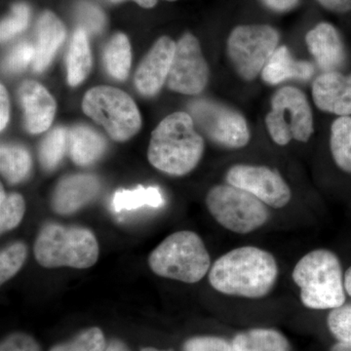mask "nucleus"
Returning a JSON list of instances; mask_svg holds the SVG:
<instances>
[{
  "mask_svg": "<svg viewBox=\"0 0 351 351\" xmlns=\"http://www.w3.org/2000/svg\"><path fill=\"white\" fill-rule=\"evenodd\" d=\"M278 274V265L271 253L244 246L228 252L214 263L209 282L221 294L257 300L271 292Z\"/></svg>",
  "mask_w": 351,
  "mask_h": 351,
  "instance_id": "nucleus-1",
  "label": "nucleus"
},
{
  "mask_svg": "<svg viewBox=\"0 0 351 351\" xmlns=\"http://www.w3.org/2000/svg\"><path fill=\"white\" fill-rule=\"evenodd\" d=\"M204 140L188 112L168 115L152 133L149 162L171 176H184L195 169L204 152Z\"/></svg>",
  "mask_w": 351,
  "mask_h": 351,
  "instance_id": "nucleus-2",
  "label": "nucleus"
},
{
  "mask_svg": "<svg viewBox=\"0 0 351 351\" xmlns=\"http://www.w3.org/2000/svg\"><path fill=\"white\" fill-rule=\"evenodd\" d=\"M292 277L307 308L322 311L345 304L343 269L334 252L328 249L309 252L295 265Z\"/></svg>",
  "mask_w": 351,
  "mask_h": 351,
  "instance_id": "nucleus-3",
  "label": "nucleus"
},
{
  "mask_svg": "<svg viewBox=\"0 0 351 351\" xmlns=\"http://www.w3.org/2000/svg\"><path fill=\"white\" fill-rule=\"evenodd\" d=\"M34 256L45 269H89L99 258L98 240L88 228L46 223L36 237Z\"/></svg>",
  "mask_w": 351,
  "mask_h": 351,
  "instance_id": "nucleus-4",
  "label": "nucleus"
},
{
  "mask_svg": "<svg viewBox=\"0 0 351 351\" xmlns=\"http://www.w3.org/2000/svg\"><path fill=\"white\" fill-rule=\"evenodd\" d=\"M149 267L156 276L188 284L199 282L211 267V258L197 233H172L152 252Z\"/></svg>",
  "mask_w": 351,
  "mask_h": 351,
  "instance_id": "nucleus-5",
  "label": "nucleus"
},
{
  "mask_svg": "<svg viewBox=\"0 0 351 351\" xmlns=\"http://www.w3.org/2000/svg\"><path fill=\"white\" fill-rule=\"evenodd\" d=\"M206 206L217 223L239 234L256 232L269 219V211L265 203L230 184H219L210 189Z\"/></svg>",
  "mask_w": 351,
  "mask_h": 351,
  "instance_id": "nucleus-6",
  "label": "nucleus"
},
{
  "mask_svg": "<svg viewBox=\"0 0 351 351\" xmlns=\"http://www.w3.org/2000/svg\"><path fill=\"white\" fill-rule=\"evenodd\" d=\"M82 108L88 117L103 126L117 142L129 140L142 126V119L135 101L117 88H92L83 98Z\"/></svg>",
  "mask_w": 351,
  "mask_h": 351,
  "instance_id": "nucleus-7",
  "label": "nucleus"
},
{
  "mask_svg": "<svg viewBox=\"0 0 351 351\" xmlns=\"http://www.w3.org/2000/svg\"><path fill=\"white\" fill-rule=\"evenodd\" d=\"M271 110L265 122L276 145H287L292 140L308 142L314 133L313 110L306 94L299 88L284 86L272 96Z\"/></svg>",
  "mask_w": 351,
  "mask_h": 351,
  "instance_id": "nucleus-8",
  "label": "nucleus"
},
{
  "mask_svg": "<svg viewBox=\"0 0 351 351\" xmlns=\"http://www.w3.org/2000/svg\"><path fill=\"white\" fill-rule=\"evenodd\" d=\"M280 43V34L269 25H240L228 36L226 50L237 75L252 82L262 73Z\"/></svg>",
  "mask_w": 351,
  "mask_h": 351,
  "instance_id": "nucleus-9",
  "label": "nucleus"
},
{
  "mask_svg": "<svg viewBox=\"0 0 351 351\" xmlns=\"http://www.w3.org/2000/svg\"><path fill=\"white\" fill-rule=\"evenodd\" d=\"M189 114L201 130L226 149H243L251 140V131L239 110L210 100H195L189 105Z\"/></svg>",
  "mask_w": 351,
  "mask_h": 351,
  "instance_id": "nucleus-10",
  "label": "nucleus"
},
{
  "mask_svg": "<svg viewBox=\"0 0 351 351\" xmlns=\"http://www.w3.org/2000/svg\"><path fill=\"white\" fill-rule=\"evenodd\" d=\"M226 182L274 209L287 206L292 199V191L282 176L267 166L237 164L226 173Z\"/></svg>",
  "mask_w": 351,
  "mask_h": 351,
  "instance_id": "nucleus-11",
  "label": "nucleus"
},
{
  "mask_svg": "<svg viewBox=\"0 0 351 351\" xmlns=\"http://www.w3.org/2000/svg\"><path fill=\"white\" fill-rule=\"evenodd\" d=\"M209 68L199 41L193 34H186L176 44L167 85L172 91L184 95H197L206 87Z\"/></svg>",
  "mask_w": 351,
  "mask_h": 351,
  "instance_id": "nucleus-12",
  "label": "nucleus"
},
{
  "mask_svg": "<svg viewBox=\"0 0 351 351\" xmlns=\"http://www.w3.org/2000/svg\"><path fill=\"white\" fill-rule=\"evenodd\" d=\"M176 44L168 36H162L144 58L135 75L136 88L141 94L154 96L167 82L174 59Z\"/></svg>",
  "mask_w": 351,
  "mask_h": 351,
  "instance_id": "nucleus-13",
  "label": "nucleus"
},
{
  "mask_svg": "<svg viewBox=\"0 0 351 351\" xmlns=\"http://www.w3.org/2000/svg\"><path fill=\"white\" fill-rule=\"evenodd\" d=\"M313 99L322 112L339 117L351 115V73L327 71L313 84Z\"/></svg>",
  "mask_w": 351,
  "mask_h": 351,
  "instance_id": "nucleus-14",
  "label": "nucleus"
},
{
  "mask_svg": "<svg viewBox=\"0 0 351 351\" xmlns=\"http://www.w3.org/2000/svg\"><path fill=\"white\" fill-rule=\"evenodd\" d=\"M98 178L90 174H76L64 178L53 193V210L57 214L71 215L86 206L100 191Z\"/></svg>",
  "mask_w": 351,
  "mask_h": 351,
  "instance_id": "nucleus-15",
  "label": "nucleus"
},
{
  "mask_svg": "<svg viewBox=\"0 0 351 351\" xmlns=\"http://www.w3.org/2000/svg\"><path fill=\"white\" fill-rule=\"evenodd\" d=\"M306 43L316 63L325 73L339 71L345 66V44L338 29L330 23L321 22L307 32Z\"/></svg>",
  "mask_w": 351,
  "mask_h": 351,
  "instance_id": "nucleus-16",
  "label": "nucleus"
},
{
  "mask_svg": "<svg viewBox=\"0 0 351 351\" xmlns=\"http://www.w3.org/2000/svg\"><path fill=\"white\" fill-rule=\"evenodd\" d=\"M18 95L24 110L27 130L32 134L48 130L56 113V101L52 95L43 85L32 80L23 83Z\"/></svg>",
  "mask_w": 351,
  "mask_h": 351,
  "instance_id": "nucleus-17",
  "label": "nucleus"
},
{
  "mask_svg": "<svg viewBox=\"0 0 351 351\" xmlns=\"http://www.w3.org/2000/svg\"><path fill=\"white\" fill-rule=\"evenodd\" d=\"M66 38L62 21L50 11L41 14L36 24V43L32 68L36 73L45 71Z\"/></svg>",
  "mask_w": 351,
  "mask_h": 351,
  "instance_id": "nucleus-18",
  "label": "nucleus"
},
{
  "mask_svg": "<svg viewBox=\"0 0 351 351\" xmlns=\"http://www.w3.org/2000/svg\"><path fill=\"white\" fill-rule=\"evenodd\" d=\"M313 64L295 60L287 46H279L263 68L261 76L265 83L276 85L288 80H307L313 75Z\"/></svg>",
  "mask_w": 351,
  "mask_h": 351,
  "instance_id": "nucleus-19",
  "label": "nucleus"
},
{
  "mask_svg": "<svg viewBox=\"0 0 351 351\" xmlns=\"http://www.w3.org/2000/svg\"><path fill=\"white\" fill-rule=\"evenodd\" d=\"M69 151L71 158L77 165H91L105 152V138L90 127H73L69 132Z\"/></svg>",
  "mask_w": 351,
  "mask_h": 351,
  "instance_id": "nucleus-20",
  "label": "nucleus"
},
{
  "mask_svg": "<svg viewBox=\"0 0 351 351\" xmlns=\"http://www.w3.org/2000/svg\"><path fill=\"white\" fill-rule=\"evenodd\" d=\"M232 346L237 351H290V343L276 330L252 329L237 335Z\"/></svg>",
  "mask_w": 351,
  "mask_h": 351,
  "instance_id": "nucleus-21",
  "label": "nucleus"
},
{
  "mask_svg": "<svg viewBox=\"0 0 351 351\" xmlns=\"http://www.w3.org/2000/svg\"><path fill=\"white\" fill-rule=\"evenodd\" d=\"M68 82L71 86H77L89 75L92 66L91 51L88 43L87 34L78 27L69 45L68 58Z\"/></svg>",
  "mask_w": 351,
  "mask_h": 351,
  "instance_id": "nucleus-22",
  "label": "nucleus"
},
{
  "mask_svg": "<svg viewBox=\"0 0 351 351\" xmlns=\"http://www.w3.org/2000/svg\"><path fill=\"white\" fill-rule=\"evenodd\" d=\"M32 157L25 147L15 145H2L0 149V170L6 182L19 184L29 176L32 169Z\"/></svg>",
  "mask_w": 351,
  "mask_h": 351,
  "instance_id": "nucleus-23",
  "label": "nucleus"
},
{
  "mask_svg": "<svg viewBox=\"0 0 351 351\" xmlns=\"http://www.w3.org/2000/svg\"><path fill=\"white\" fill-rule=\"evenodd\" d=\"M104 61L108 73L117 80H125L131 68L132 54L129 39L124 34H117L108 41Z\"/></svg>",
  "mask_w": 351,
  "mask_h": 351,
  "instance_id": "nucleus-24",
  "label": "nucleus"
},
{
  "mask_svg": "<svg viewBox=\"0 0 351 351\" xmlns=\"http://www.w3.org/2000/svg\"><path fill=\"white\" fill-rule=\"evenodd\" d=\"M330 149L339 169L351 174V117H339L332 122Z\"/></svg>",
  "mask_w": 351,
  "mask_h": 351,
  "instance_id": "nucleus-25",
  "label": "nucleus"
},
{
  "mask_svg": "<svg viewBox=\"0 0 351 351\" xmlns=\"http://www.w3.org/2000/svg\"><path fill=\"white\" fill-rule=\"evenodd\" d=\"M164 204V198L160 189L149 186H138L133 191H117L113 196L112 207L115 212L133 211L145 206L159 208Z\"/></svg>",
  "mask_w": 351,
  "mask_h": 351,
  "instance_id": "nucleus-26",
  "label": "nucleus"
},
{
  "mask_svg": "<svg viewBox=\"0 0 351 351\" xmlns=\"http://www.w3.org/2000/svg\"><path fill=\"white\" fill-rule=\"evenodd\" d=\"M69 149V132L63 127H57L50 132L39 149V160L44 169H55Z\"/></svg>",
  "mask_w": 351,
  "mask_h": 351,
  "instance_id": "nucleus-27",
  "label": "nucleus"
},
{
  "mask_svg": "<svg viewBox=\"0 0 351 351\" xmlns=\"http://www.w3.org/2000/svg\"><path fill=\"white\" fill-rule=\"evenodd\" d=\"M0 195V232H10L17 228L24 218L25 202L24 197L19 193L6 195L1 186Z\"/></svg>",
  "mask_w": 351,
  "mask_h": 351,
  "instance_id": "nucleus-28",
  "label": "nucleus"
},
{
  "mask_svg": "<svg viewBox=\"0 0 351 351\" xmlns=\"http://www.w3.org/2000/svg\"><path fill=\"white\" fill-rule=\"evenodd\" d=\"M105 336L99 328L93 327L80 332L75 338L53 346L50 351H105Z\"/></svg>",
  "mask_w": 351,
  "mask_h": 351,
  "instance_id": "nucleus-29",
  "label": "nucleus"
},
{
  "mask_svg": "<svg viewBox=\"0 0 351 351\" xmlns=\"http://www.w3.org/2000/svg\"><path fill=\"white\" fill-rule=\"evenodd\" d=\"M27 248L23 242L9 245L0 254V283H6L15 276L27 260Z\"/></svg>",
  "mask_w": 351,
  "mask_h": 351,
  "instance_id": "nucleus-30",
  "label": "nucleus"
},
{
  "mask_svg": "<svg viewBox=\"0 0 351 351\" xmlns=\"http://www.w3.org/2000/svg\"><path fill=\"white\" fill-rule=\"evenodd\" d=\"M29 19H31V10L27 4L24 2L14 4L11 13L1 22L0 38L2 43L24 32L29 25Z\"/></svg>",
  "mask_w": 351,
  "mask_h": 351,
  "instance_id": "nucleus-31",
  "label": "nucleus"
},
{
  "mask_svg": "<svg viewBox=\"0 0 351 351\" xmlns=\"http://www.w3.org/2000/svg\"><path fill=\"white\" fill-rule=\"evenodd\" d=\"M76 18L80 23V29H84L86 34H99L105 29V14L100 7L91 2L83 1L78 4Z\"/></svg>",
  "mask_w": 351,
  "mask_h": 351,
  "instance_id": "nucleus-32",
  "label": "nucleus"
},
{
  "mask_svg": "<svg viewBox=\"0 0 351 351\" xmlns=\"http://www.w3.org/2000/svg\"><path fill=\"white\" fill-rule=\"evenodd\" d=\"M328 327L341 343H351V306L332 309L327 318Z\"/></svg>",
  "mask_w": 351,
  "mask_h": 351,
  "instance_id": "nucleus-33",
  "label": "nucleus"
},
{
  "mask_svg": "<svg viewBox=\"0 0 351 351\" xmlns=\"http://www.w3.org/2000/svg\"><path fill=\"white\" fill-rule=\"evenodd\" d=\"M34 46L31 43H23L11 50L5 60V69L11 73H19L27 68V64L34 62Z\"/></svg>",
  "mask_w": 351,
  "mask_h": 351,
  "instance_id": "nucleus-34",
  "label": "nucleus"
},
{
  "mask_svg": "<svg viewBox=\"0 0 351 351\" xmlns=\"http://www.w3.org/2000/svg\"><path fill=\"white\" fill-rule=\"evenodd\" d=\"M184 351H237L232 343L216 337H197L189 339L184 346Z\"/></svg>",
  "mask_w": 351,
  "mask_h": 351,
  "instance_id": "nucleus-35",
  "label": "nucleus"
},
{
  "mask_svg": "<svg viewBox=\"0 0 351 351\" xmlns=\"http://www.w3.org/2000/svg\"><path fill=\"white\" fill-rule=\"evenodd\" d=\"M0 351H41L38 341L24 332H14L2 341Z\"/></svg>",
  "mask_w": 351,
  "mask_h": 351,
  "instance_id": "nucleus-36",
  "label": "nucleus"
},
{
  "mask_svg": "<svg viewBox=\"0 0 351 351\" xmlns=\"http://www.w3.org/2000/svg\"><path fill=\"white\" fill-rule=\"evenodd\" d=\"M272 12L288 13L301 3V0H260Z\"/></svg>",
  "mask_w": 351,
  "mask_h": 351,
  "instance_id": "nucleus-37",
  "label": "nucleus"
},
{
  "mask_svg": "<svg viewBox=\"0 0 351 351\" xmlns=\"http://www.w3.org/2000/svg\"><path fill=\"white\" fill-rule=\"evenodd\" d=\"M320 6L332 13L351 12V0H316Z\"/></svg>",
  "mask_w": 351,
  "mask_h": 351,
  "instance_id": "nucleus-38",
  "label": "nucleus"
},
{
  "mask_svg": "<svg viewBox=\"0 0 351 351\" xmlns=\"http://www.w3.org/2000/svg\"><path fill=\"white\" fill-rule=\"evenodd\" d=\"M10 117V103L4 85L0 86V129L4 130Z\"/></svg>",
  "mask_w": 351,
  "mask_h": 351,
  "instance_id": "nucleus-39",
  "label": "nucleus"
},
{
  "mask_svg": "<svg viewBox=\"0 0 351 351\" xmlns=\"http://www.w3.org/2000/svg\"><path fill=\"white\" fill-rule=\"evenodd\" d=\"M105 351H131L129 350L128 346L123 343V341H119V339H112L108 345H107V348H106Z\"/></svg>",
  "mask_w": 351,
  "mask_h": 351,
  "instance_id": "nucleus-40",
  "label": "nucleus"
},
{
  "mask_svg": "<svg viewBox=\"0 0 351 351\" xmlns=\"http://www.w3.org/2000/svg\"><path fill=\"white\" fill-rule=\"evenodd\" d=\"M113 3H117V2L124 1V0H110ZM138 5L144 7V8H152V7L156 6L157 0H133Z\"/></svg>",
  "mask_w": 351,
  "mask_h": 351,
  "instance_id": "nucleus-41",
  "label": "nucleus"
},
{
  "mask_svg": "<svg viewBox=\"0 0 351 351\" xmlns=\"http://www.w3.org/2000/svg\"><path fill=\"white\" fill-rule=\"evenodd\" d=\"M343 284H345L346 292L351 297V267L346 271Z\"/></svg>",
  "mask_w": 351,
  "mask_h": 351,
  "instance_id": "nucleus-42",
  "label": "nucleus"
},
{
  "mask_svg": "<svg viewBox=\"0 0 351 351\" xmlns=\"http://www.w3.org/2000/svg\"><path fill=\"white\" fill-rule=\"evenodd\" d=\"M331 351H351V343L339 341V343L332 346Z\"/></svg>",
  "mask_w": 351,
  "mask_h": 351,
  "instance_id": "nucleus-43",
  "label": "nucleus"
},
{
  "mask_svg": "<svg viewBox=\"0 0 351 351\" xmlns=\"http://www.w3.org/2000/svg\"><path fill=\"white\" fill-rule=\"evenodd\" d=\"M141 351H172V350H156V348H143Z\"/></svg>",
  "mask_w": 351,
  "mask_h": 351,
  "instance_id": "nucleus-44",
  "label": "nucleus"
},
{
  "mask_svg": "<svg viewBox=\"0 0 351 351\" xmlns=\"http://www.w3.org/2000/svg\"><path fill=\"white\" fill-rule=\"evenodd\" d=\"M167 1H176V0H167Z\"/></svg>",
  "mask_w": 351,
  "mask_h": 351,
  "instance_id": "nucleus-45",
  "label": "nucleus"
}]
</instances>
